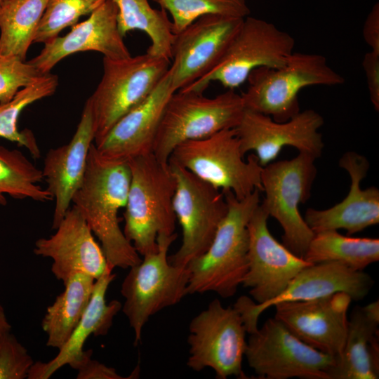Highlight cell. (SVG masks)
Segmentation results:
<instances>
[{
  "instance_id": "6da1fadb",
  "label": "cell",
  "mask_w": 379,
  "mask_h": 379,
  "mask_svg": "<svg viewBox=\"0 0 379 379\" xmlns=\"http://www.w3.org/2000/svg\"><path fill=\"white\" fill-rule=\"evenodd\" d=\"M130 181L128 163L102 158L93 143L83 181L72 201L98 239L113 270L128 269L142 260L119 226L118 213L126 206Z\"/></svg>"
},
{
  "instance_id": "7a4b0ae2",
  "label": "cell",
  "mask_w": 379,
  "mask_h": 379,
  "mask_svg": "<svg viewBox=\"0 0 379 379\" xmlns=\"http://www.w3.org/2000/svg\"><path fill=\"white\" fill-rule=\"evenodd\" d=\"M221 192L227 213L208 249L187 265L190 271L187 295L214 292L222 298L232 297L246 274L248 222L260 204V191L255 189L241 199L232 191Z\"/></svg>"
},
{
  "instance_id": "3957f363",
  "label": "cell",
  "mask_w": 379,
  "mask_h": 379,
  "mask_svg": "<svg viewBox=\"0 0 379 379\" xmlns=\"http://www.w3.org/2000/svg\"><path fill=\"white\" fill-rule=\"evenodd\" d=\"M131 181L124 213V234L139 255L157 251V237L175 233V180L168 164L153 153L128 162Z\"/></svg>"
},
{
  "instance_id": "277c9868",
  "label": "cell",
  "mask_w": 379,
  "mask_h": 379,
  "mask_svg": "<svg viewBox=\"0 0 379 379\" xmlns=\"http://www.w3.org/2000/svg\"><path fill=\"white\" fill-rule=\"evenodd\" d=\"M247 81L248 87L241 95L244 109L284 122L300 112L298 94L302 88L341 85L345 79L324 55L293 52L283 66L257 68Z\"/></svg>"
},
{
  "instance_id": "5b68a950",
  "label": "cell",
  "mask_w": 379,
  "mask_h": 379,
  "mask_svg": "<svg viewBox=\"0 0 379 379\" xmlns=\"http://www.w3.org/2000/svg\"><path fill=\"white\" fill-rule=\"evenodd\" d=\"M245 109L241 95L228 89L214 98L187 91L173 93L168 100L154 139L152 153L168 164L180 144L235 128Z\"/></svg>"
},
{
  "instance_id": "8992f818",
  "label": "cell",
  "mask_w": 379,
  "mask_h": 379,
  "mask_svg": "<svg viewBox=\"0 0 379 379\" xmlns=\"http://www.w3.org/2000/svg\"><path fill=\"white\" fill-rule=\"evenodd\" d=\"M103 74L87 99L98 143L126 113L143 102L170 67V60L145 54L124 59L103 57Z\"/></svg>"
},
{
  "instance_id": "52a82bcc",
  "label": "cell",
  "mask_w": 379,
  "mask_h": 379,
  "mask_svg": "<svg viewBox=\"0 0 379 379\" xmlns=\"http://www.w3.org/2000/svg\"><path fill=\"white\" fill-rule=\"evenodd\" d=\"M177 234L159 235L157 251L145 255L131 267L121 287L124 298L121 310L127 317L134 335V345L141 340L142 331L149 317L174 305L187 295L190 271L175 266L168 259L171 244Z\"/></svg>"
},
{
  "instance_id": "ba28073f",
  "label": "cell",
  "mask_w": 379,
  "mask_h": 379,
  "mask_svg": "<svg viewBox=\"0 0 379 379\" xmlns=\"http://www.w3.org/2000/svg\"><path fill=\"white\" fill-rule=\"evenodd\" d=\"M235 129H225L205 138L188 140L172 152L168 163L179 165L221 191H232L238 199L255 189L262 192V166L255 154L244 160Z\"/></svg>"
},
{
  "instance_id": "9c48e42d",
  "label": "cell",
  "mask_w": 379,
  "mask_h": 379,
  "mask_svg": "<svg viewBox=\"0 0 379 379\" xmlns=\"http://www.w3.org/2000/svg\"><path fill=\"white\" fill-rule=\"evenodd\" d=\"M316 159L299 152L292 159L272 161L261 171L265 197L260 206L281 226L282 244L302 258L314 233L300 215L299 205L310 197L317 175Z\"/></svg>"
},
{
  "instance_id": "30bf717a",
  "label": "cell",
  "mask_w": 379,
  "mask_h": 379,
  "mask_svg": "<svg viewBox=\"0 0 379 379\" xmlns=\"http://www.w3.org/2000/svg\"><path fill=\"white\" fill-rule=\"evenodd\" d=\"M295 40L286 32L266 20L247 16L219 63L207 74L180 91L199 93L211 82L234 90L259 67L283 66L293 53Z\"/></svg>"
},
{
  "instance_id": "8fae6325",
  "label": "cell",
  "mask_w": 379,
  "mask_h": 379,
  "mask_svg": "<svg viewBox=\"0 0 379 379\" xmlns=\"http://www.w3.org/2000/svg\"><path fill=\"white\" fill-rule=\"evenodd\" d=\"M187 365L194 371L208 367L217 378H245L242 361L246 329L239 312L214 299L190 321Z\"/></svg>"
},
{
  "instance_id": "7c38bea8",
  "label": "cell",
  "mask_w": 379,
  "mask_h": 379,
  "mask_svg": "<svg viewBox=\"0 0 379 379\" xmlns=\"http://www.w3.org/2000/svg\"><path fill=\"white\" fill-rule=\"evenodd\" d=\"M175 180L174 213L182 228V244L168 257L171 264L187 267L209 247L228 206L223 193L179 165L168 163Z\"/></svg>"
},
{
  "instance_id": "4fadbf2b",
  "label": "cell",
  "mask_w": 379,
  "mask_h": 379,
  "mask_svg": "<svg viewBox=\"0 0 379 379\" xmlns=\"http://www.w3.org/2000/svg\"><path fill=\"white\" fill-rule=\"evenodd\" d=\"M244 356L259 378L329 379L337 357L307 345L276 318L250 333Z\"/></svg>"
},
{
  "instance_id": "5bb4252c",
  "label": "cell",
  "mask_w": 379,
  "mask_h": 379,
  "mask_svg": "<svg viewBox=\"0 0 379 379\" xmlns=\"http://www.w3.org/2000/svg\"><path fill=\"white\" fill-rule=\"evenodd\" d=\"M243 20L205 15L174 34L169 71L175 91L187 88L219 63Z\"/></svg>"
},
{
  "instance_id": "9a60e30c",
  "label": "cell",
  "mask_w": 379,
  "mask_h": 379,
  "mask_svg": "<svg viewBox=\"0 0 379 379\" xmlns=\"http://www.w3.org/2000/svg\"><path fill=\"white\" fill-rule=\"evenodd\" d=\"M324 123L321 115L313 109L300 111L284 122L245 109L234 129L242 154L254 152L264 167L272 162L286 146L293 147L299 152L316 159L321 157L324 144L319 130Z\"/></svg>"
},
{
  "instance_id": "2e32d148",
  "label": "cell",
  "mask_w": 379,
  "mask_h": 379,
  "mask_svg": "<svg viewBox=\"0 0 379 379\" xmlns=\"http://www.w3.org/2000/svg\"><path fill=\"white\" fill-rule=\"evenodd\" d=\"M268 218L260 204L248 222V265L241 284L249 288L256 304L279 296L301 270L312 265L273 237L267 227Z\"/></svg>"
},
{
  "instance_id": "e0dca14e",
  "label": "cell",
  "mask_w": 379,
  "mask_h": 379,
  "mask_svg": "<svg viewBox=\"0 0 379 379\" xmlns=\"http://www.w3.org/2000/svg\"><path fill=\"white\" fill-rule=\"evenodd\" d=\"M373 284L368 274L340 262L312 264L301 270L285 291L268 302L256 304L251 298L241 296L234 307L241 314L246 332L251 333L258 329L261 313L279 302L311 300L338 292L345 293L357 301L368 295Z\"/></svg>"
},
{
  "instance_id": "ac0fdd59",
  "label": "cell",
  "mask_w": 379,
  "mask_h": 379,
  "mask_svg": "<svg viewBox=\"0 0 379 379\" xmlns=\"http://www.w3.org/2000/svg\"><path fill=\"white\" fill-rule=\"evenodd\" d=\"M352 300L338 292L311 300L281 302L274 305V318L307 345L338 357L346 340Z\"/></svg>"
},
{
  "instance_id": "d6986e66",
  "label": "cell",
  "mask_w": 379,
  "mask_h": 379,
  "mask_svg": "<svg viewBox=\"0 0 379 379\" xmlns=\"http://www.w3.org/2000/svg\"><path fill=\"white\" fill-rule=\"evenodd\" d=\"M53 234L37 239L33 252L53 261L51 272L65 283L72 276L81 273L96 279L108 267L101 246L79 210L69 208Z\"/></svg>"
},
{
  "instance_id": "ffe728a7",
  "label": "cell",
  "mask_w": 379,
  "mask_h": 379,
  "mask_svg": "<svg viewBox=\"0 0 379 379\" xmlns=\"http://www.w3.org/2000/svg\"><path fill=\"white\" fill-rule=\"evenodd\" d=\"M117 13L114 2L106 0L68 34L44 44L40 53L28 62L45 74L64 58L80 51H94L111 59L131 57L118 29Z\"/></svg>"
},
{
  "instance_id": "44dd1931",
  "label": "cell",
  "mask_w": 379,
  "mask_h": 379,
  "mask_svg": "<svg viewBox=\"0 0 379 379\" xmlns=\"http://www.w3.org/2000/svg\"><path fill=\"white\" fill-rule=\"evenodd\" d=\"M173 88L169 69L152 93L123 116L107 134L95 144L99 154L115 162L152 153L154 139Z\"/></svg>"
},
{
  "instance_id": "7402d4cb",
  "label": "cell",
  "mask_w": 379,
  "mask_h": 379,
  "mask_svg": "<svg viewBox=\"0 0 379 379\" xmlns=\"http://www.w3.org/2000/svg\"><path fill=\"white\" fill-rule=\"evenodd\" d=\"M339 166L350 175V191L342 201L329 208L306 211L305 221L314 233L343 229L352 235L379 223V190L361 188L370 166L367 159L349 151L341 157Z\"/></svg>"
},
{
  "instance_id": "603a6c76",
  "label": "cell",
  "mask_w": 379,
  "mask_h": 379,
  "mask_svg": "<svg viewBox=\"0 0 379 379\" xmlns=\"http://www.w3.org/2000/svg\"><path fill=\"white\" fill-rule=\"evenodd\" d=\"M95 140L92 113L88 102L71 140L46 154L42 171L46 188L55 201L52 229L55 230L70 208L86 168L89 149Z\"/></svg>"
},
{
  "instance_id": "cb8c5ba5",
  "label": "cell",
  "mask_w": 379,
  "mask_h": 379,
  "mask_svg": "<svg viewBox=\"0 0 379 379\" xmlns=\"http://www.w3.org/2000/svg\"><path fill=\"white\" fill-rule=\"evenodd\" d=\"M108 267L95 279L89 303L71 335L59 349L58 354L49 361L34 362L28 379H48L58 369L69 365L77 370L84 360L86 351L84 345L89 336L105 335L112 326L114 317L121 310V303L114 300L106 301V293L116 274Z\"/></svg>"
},
{
  "instance_id": "d4e9b609",
  "label": "cell",
  "mask_w": 379,
  "mask_h": 379,
  "mask_svg": "<svg viewBox=\"0 0 379 379\" xmlns=\"http://www.w3.org/2000/svg\"><path fill=\"white\" fill-rule=\"evenodd\" d=\"M378 300L352 310L345 345L328 372L329 379L378 378Z\"/></svg>"
},
{
  "instance_id": "484cf974",
  "label": "cell",
  "mask_w": 379,
  "mask_h": 379,
  "mask_svg": "<svg viewBox=\"0 0 379 379\" xmlns=\"http://www.w3.org/2000/svg\"><path fill=\"white\" fill-rule=\"evenodd\" d=\"M95 281L78 273L63 284L65 290L47 307L41 321L48 347L59 350L68 340L89 303Z\"/></svg>"
},
{
  "instance_id": "4316f807",
  "label": "cell",
  "mask_w": 379,
  "mask_h": 379,
  "mask_svg": "<svg viewBox=\"0 0 379 379\" xmlns=\"http://www.w3.org/2000/svg\"><path fill=\"white\" fill-rule=\"evenodd\" d=\"M48 0H4L0 6V55L25 61Z\"/></svg>"
},
{
  "instance_id": "83f0119b",
  "label": "cell",
  "mask_w": 379,
  "mask_h": 379,
  "mask_svg": "<svg viewBox=\"0 0 379 379\" xmlns=\"http://www.w3.org/2000/svg\"><path fill=\"white\" fill-rule=\"evenodd\" d=\"M303 258L310 264L340 262L364 271L379 260V239L343 236L337 230L314 233Z\"/></svg>"
},
{
  "instance_id": "f1b7e54d",
  "label": "cell",
  "mask_w": 379,
  "mask_h": 379,
  "mask_svg": "<svg viewBox=\"0 0 379 379\" xmlns=\"http://www.w3.org/2000/svg\"><path fill=\"white\" fill-rule=\"evenodd\" d=\"M118 8L117 27L124 37L130 31L145 32L150 40L147 53L171 60L174 39L172 22L164 9L153 8L148 0H112Z\"/></svg>"
},
{
  "instance_id": "f546056e",
  "label": "cell",
  "mask_w": 379,
  "mask_h": 379,
  "mask_svg": "<svg viewBox=\"0 0 379 379\" xmlns=\"http://www.w3.org/2000/svg\"><path fill=\"white\" fill-rule=\"evenodd\" d=\"M44 180L42 171L22 152L0 146V204H7L5 194L17 199H31L47 202L53 197L39 183Z\"/></svg>"
},
{
  "instance_id": "4dcf8cb0",
  "label": "cell",
  "mask_w": 379,
  "mask_h": 379,
  "mask_svg": "<svg viewBox=\"0 0 379 379\" xmlns=\"http://www.w3.org/2000/svg\"><path fill=\"white\" fill-rule=\"evenodd\" d=\"M58 86V76L49 72L18 91L8 102L0 105V138L26 147L35 159L40 157V149L33 133L27 129L19 131L17 122L25 107L53 95Z\"/></svg>"
},
{
  "instance_id": "1f68e13d",
  "label": "cell",
  "mask_w": 379,
  "mask_h": 379,
  "mask_svg": "<svg viewBox=\"0 0 379 379\" xmlns=\"http://www.w3.org/2000/svg\"><path fill=\"white\" fill-rule=\"evenodd\" d=\"M153 1L171 15L174 34L205 15L245 18L250 13L246 0Z\"/></svg>"
},
{
  "instance_id": "d6a6232c",
  "label": "cell",
  "mask_w": 379,
  "mask_h": 379,
  "mask_svg": "<svg viewBox=\"0 0 379 379\" xmlns=\"http://www.w3.org/2000/svg\"><path fill=\"white\" fill-rule=\"evenodd\" d=\"M106 0H48L36 31L34 42L48 43L80 17L91 14Z\"/></svg>"
},
{
  "instance_id": "836d02e7",
  "label": "cell",
  "mask_w": 379,
  "mask_h": 379,
  "mask_svg": "<svg viewBox=\"0 0 379 379\" xmlns=\"http://www.w3.org/2000/svg\"><path fill=\"white\" fill-rule=\"evenodd\" d=\"M42 75L28 62L3 57L0 60V105L10 101L20 88L28 86Z\"/></svg>"
},
{
  "instance_id": "e575fe53",
  "label": "cell",
  "mask_w": 379,
  "mask_h": 379,
  "mask_svg": "<svg viewBox=\"0 0 379 379\" xmlns=\"http://www.w3.org/2000/svg\"><path fill=\"white\" fill-rule=\"evenodd\" d=\"M34 364L27 349L10 332L0 337V379L27 378Z\"/></svg>"
},
{
  "instance_id": "d590c367",
  "label": "cell",
  "mask_w": 379,
  "mask_h": 379,
  "mask_svg": "<svg viewBox=\"0 0 379 379\" xmlns=\"http://www.w3.org/2000/svg\"><path fill=\"white\" fill-rule=\"evenodd\" d=\"M93 350H86L83 361L77 368V379H128L139 376V366H137L129 377L119 375L117 371L91 358Z\"/></svg>"
},
{
  "instance_id": "8d00e7d4",
  "label": "cell",
  "mask_w": 379,
  "mask_h": 379,
  "mask_svg": "<svg viewBox=\"0 0 379 379\" xmlns=\"http://www.w3.org/2000/svg\"><path fill=\"white\" fill-rule=\"evenodd\" d=\"M362 66L366 77L370 100L379 111V53L371 51L364 55Z\"/></svg>"
},
{
  "instance_id": "74e56055",
  "label": "cell",
  "mask_w": 379,
  "mask_h": 379,
  "mask_svg": "<svg viewBox=\"0 0 379 379\" xmlns=\"http://www.w3.org/2000/svg\"><path fill=\"white\" fill-rule=\"evenodd\" d=\"M363 37L367 45L379 53V4H375L367 15L363 27Z\"/></svg>"
},
{
  "instance_id": "f35d334b",
  "label": "cell",
  "mask_w": 379,
  "mask_h": 379,
  "mask_svg": "<svg viewBox=\"0 0 379 379\" xmlns=\"http://www.w3.org/2000/svg\"><path fill=\"white\" fill-rule=\"evenodd\" d=\"M11 329V325L6 316L3 306L0 304V337L9 333Z\"/></svg>"
},
{
  "instance_id": "ab89813d",
  "label": "cell",
  "mask_w": 379,
  "mask_h": 379,
  "mask_svg": "<svg viewBox=\"0 0 379 379\" xmlns=\"http://www.w3.org/2000/svg\"><path fill=\"white\" fill-rule=\"evenodd\" d=\"M4 0H0V6L1 5V4L3 3Z\"/></svg>"
},
{
  "instance_id": "60d3db41",
  "label": "cell",
  "mask_w": 379,
  "mask_h": 379,
  "mask_svg": "<svg viewBox=\"0 0 379 379\" xmlns=\"http://www.w3.org/2000/svg\"><path fill=\"white\" fill-rule=\"evenodd\" d=\"M3 57H4V56H1V55H0V60H1V58H3Z\"/></svg>"
}]
</instances>
